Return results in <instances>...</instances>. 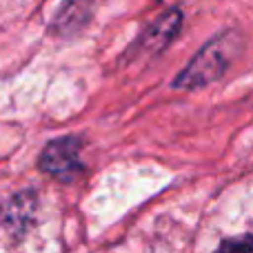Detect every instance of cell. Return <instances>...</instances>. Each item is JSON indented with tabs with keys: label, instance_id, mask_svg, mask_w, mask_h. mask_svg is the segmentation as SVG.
I'll use <instances>...</instances> for the list:
<instances>
[{
	"label": "cell",
	"instance_id": "obj_2",
	"mask_svg": "<svg viewBox=\"0 0 253 253\" xmlns=\"http://www.w3.org/2000/svg\"><path fill=\"white\" fill-rule=\"evenodd\" d=\"M222 67H224V58H222V53H220V44L213 42L211 47H207L205 51H202V56L198 53L193 65L189 67L184 74H180L178 84H184V87L205 84L207 80L215 78V76L222 71Z\"/></svg>",
	"mask_w": 253,
	"mask_h": 253
},
{
	"label": "cell",
	"instance_id": "obj_1",
	"mask_svg": "<svg viewBox=\"0 0 253 253\" xmlns=\"http://www.w3.org/2000/svg\"><path fill=\"white\" fill-rule=\"evenodd\" d=\"M40 165H42L44 171H49L53 175H62V178L71 175L78 167V142L71 138L51 142L44 149Z\"/></svg>",
	"mask_w": 253,
	"mask_h": 253
}]
</instances>
